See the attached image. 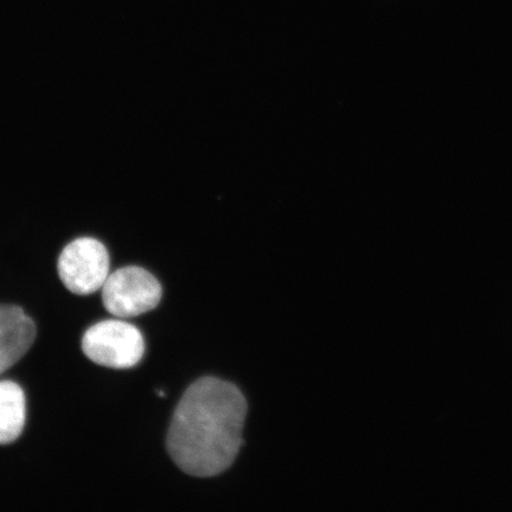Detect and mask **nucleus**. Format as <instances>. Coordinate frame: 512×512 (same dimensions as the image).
I'll return each instance as SVG.
<instances>
[{"label":"nucleus","mask_w":512,"mask_h":512,"mask_svg":"<svg viewBox=\"0 0 512 512\" xmlns=\"http://www.w3.org/2000/svg\"><path fill=\"white\" fill-rule=\"evenodd\" d=\"M247 402L234 384L204 377L179 401L168 434V451L190 476L220 475L234 463L242 445Z\"/></svg>","instance_id":"f257e3e1"},{"label":"nucleus","mask_w":512,"mask_h":512,"mask_svg":"<svg viewBox=\"0 0 512 512\" xmlns=\"http://www.w3.org/2000/svg\"><path fill=\"white\" fill-rule=\"evenodd\" d=\"M82 351L99 366L130 369L142 361L145 343L136 326L123 320H105L93 325L83 335Z\"/></svg>","instance_id":"f03ea898"},{"label":"nucleus","mask_w":512,"mask_h":512,"mask_svg":"<svg viewBox=\"0 0 512 512\" xmlns=\"http://www.w3.org/2000/svg\"><path fill=\"white\" fill-rule=\"evenodd\" d=\"M162 293V286L150 272L125 267L108 275L102 286V302L114 317L133 318L155 310Z\"/></svg>","instance_id":"7ed1b4c3"},{"label":"nucleus","mask_w":512,"mask_h":512,"mask_svg":"<svg viewBox=\"0 0 512 512\" xmlns=\"http://www.w3.org/2000/svg\"><path fill=\"white\" fill-rule=\"evenodd\" d=\"M59 275L70 292L89 296L99 291L110 275V254L98 240H75L60 255Z\"/></svg>","instance_id":"20e7f679"},{"label":"nucleus","mask_w":512,"mask_h":512,"mask_svg":"<svg viewBox=\"0 0 512 512\" xmlns=\"http://www.w3.org/2000/svg\"><path fill=\"white\" fill-rule=\"evenodd\" d=\"M36 335L34 320L21 307L0 305V375L22 360Z\"/></svg>","instance_id":"39448f33"},{"label":"nucleus","mask_w":512,"mask_h":512,"mask_svg":"<svg viewBox=\"0 0 512 512\" xmlns=\"http://www.w3.org/2000/svg\"><path fill=\"white\" fill-rule=\"evenodd\" d=\"M27 421V400L23 389L11 381L0 382V445L21 437Z\"/></svg>","instance_id":"423d86ee"}]
</instances>
